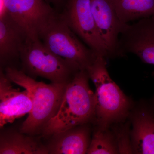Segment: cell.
Masks as SVG:
<instances>
[{"instance_id":"1","label":"cell","mask_w":154,"mask_h":154,"mask_svg":"<svg viewBox=\"0 0 154 154\" xmlns=\"http://www.w3.org/2000/svg\"><path fill=\"white\" fill-rule=\"evenodd\" d=\"M89 79L86 70L80 71L67 83L58 110L42 131L43 137L95 121V95L89 86Z\"/></svg>"},{"instance_id":"2","label":"cell","mask_w":154,"mask_h":154,"mask_svg":"<svg viewBox=\"0 0 154 154\" xmlns=\"http://www.w3.org/2000/svg\"><path fill=\"white\" fill-rule=\"evenodd\" d=\"M5 73L12 83L28 91L32 98V110L20 131L31 135L42 132L58 110L67 84L37 82L23 71L13 67H6Z\"/></svg>"},{"instance_id":"3","label":"cell","mask_w":154,"mask_h":154,"mask_svg":"<svg viewBox=\"0 0 154 154\" xmlns=\"http://www.w3.org/2000/svg\"><path fill=\"white\" fill-rule=\"evenodd\" d=\"M96 87V122L100 128H110L121 122L129 115V99L110 77L107 68L106 58L97 54L86 69Z\"/></svg>"},{"instance_id":"4","label":"cell","mask_w":154,"mask_h":154,"mask_svg":"<svg viewBox=\"0 0 154 154\" xmlns=\"http://www.w3.org/2000/svg\"><path fill=\"white\" fill-rule=\"evenodd\" d=\"M76 35L60 15L56 14L42 30L38 37L51 51L79 71L86 70L97 54Z\"/></svg>"},{"instance_id":"5","label":"cell","mask_w":154,"mask_h":154,"mask_svg":"<svg viewBox=\"0 0 154 154\" xmlns=\"http://www.w3.org/2000/svg\"><path fill=\"white\" fill-rule=\"evenodd\" d=\"M20 58L26 74L45 78L51 83L67 84L79 72L51 51L39 37H27Z\"/></svg>"},{"instance_id":"6","label":"cell","mask_w":154,"mask_h":154,"mask_svg":"<svg viewBox=\"0 0 154 154\" xmlns=\"http://www.w3.org/2000/svg\"><path fill=\"white\" fill-rule=\"evenodd\" d=\"M60 15L88 47L96 54L109 58L91 11V0H67Z\"/></svg>"},{"instance_id":"7","label":"cell","mask_w":154,"mask_h":154,"mask_svg":"<svg viewBox=\"0 0 154 154\" xmlns=\"http://www.w3.org/2000/svg\"><path fill=\"white\" fill-rule=\"evenodd\" d=\"M4 12L31 38L39 37L42 30L57 14L45 0H4Z\"/></svg>"},{"instance_id":"8","label":"cell","mask_w":154,"mask_h":154,"mask_svg":"<svg viewBox=\"0 0 154 154\" xmlns=\"http://www.w3.org/2000/svg\"><path fill=\"white\" fill-rule=\"evenodd\" d=\"M118 52V57L133 54L154 65V16L127 25L119 36Z\"/></svg>"},{"instance_id":"9","label":"cell","mask_w":154,"mask_h":154,"mask_svg":"<svg viewBox=\"0 0 154 154\" xmlns=\"http://www.w3.org/2000/svg\"><path fill=\"white\" fill-rule=\"evenodd\" d=\"M91 6L96 26L107 48L108 58L118 57L119 36L128 24L120 21L111 0H91Z\"/></svg>"},{"instance_id":"10","label":"cell","mask_w":154,"mask_h":154,"mask_svg":"<svg viewBox=\"0 0 154 154\" xmlns=\"http://www.w3.org/2000/svg\"><path fill=\"white\" fill-rule=\"evenodd\" d=\"M33 102L29 92L14 88L2 69L0 72V127L29 114Z\"/></svg>"},{"instance_id":"11","label":"cell","mask_w":154,"mask_h":154,"mask_svg":"<svg viewBox=\"0 0 154 154\" xmlns=\"http://www.w3.org/2000/svg\"><path fill=\"white\" fill-rule=\"evenodd\" d=\"M88 124L54 134L47 146L50 154H85L91 139Z\"/></svg>"},{"instance_id":"12","label":"cell","mask_w":154,"mask_h":154,"mask_svg":"<svg viewBox=\"0 0 154 154\" xmlns=\"http://www.w3.org/2000/svg\"><path fill=\"white\" fill-rule=\"evenodd\" d=\"M0 15V59L3 63L20 57L27 36L7 12Z\"/></svg>"},{"instance_id":"13","label":"cell","mask_w":154,"mask_h":154,"mask_svg":"<svg viewBox=\"0 0 154 154\" xmlns=\"http://www.w3.org/2000/svg\"><path fill=\"white\" fill-rule=\"evenodd\" d=\"M131 139L133 153L154 154V116L146 109L131 117Z\"/></svg>"},{"instance_id":"14","label":"cell","mask_w":154,"mask_h":154,"mask_svg":"<svg viewBox=\"0 0 154 154\" xmlns=\"http://www.w3.org/2000/svg\"><path fill=\"white\" fill-rule=\"evenodd\" d=\"M1 154H48L45 146L31 135L16 130L5 131L0 136Z\"/></svg>"},{"instance_id":"15","label":"cell","mask_w":154,"mask_h":154,"mask_svg":"<svg viewBox=\"0 0 154 154\" xmlns=\"http://www.w3.org/2000/svg\"><path fill=\"white\" fill-rule=\"evenodd\" d=\"M122 23L154 16V0H111Z\"/></svg>"},{"instance_id":"16","label":"cell","mask_w":154,"mask_h":154,"mask_svg":"<svg viewBox=\"0 0 154 154\" xmlns=\"http://www.w3.org/2000/svg\"><path fill=\"white\" fill-rule=\"evenodd\" d=\"M109 128L97 127L88 148V154H119L114 135Z\"/></svg>"},{"instance_id":"17","label":"cell","mask_w":154,"mask_h":154,"mask_svg":"<svg viewBox=\"0 0 154 154\" xmlns=\"http://www.w3.org/2000/svg\"><path fill=\"white\" fill-rule=\"evenodd\" d=\"M114 123L112 126V132L116 140L119 154H132L133 149L131 139V131L129 125Z\"/></svg>"},{"instance_id":"18","label":"cell","mask_w":154,"mask_h":154,"mask_svg":"<svg viewBox=\"0 0 154 154\" xmlns=\"http://www.w3.org/2000/svg\"><path fill=\"white\" fill-rule=\"evenodd\" d=\"M48 3H52L55 5H60L64 0H45Z\"/></svg>"}]
</instances>
